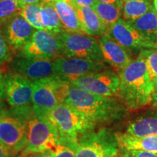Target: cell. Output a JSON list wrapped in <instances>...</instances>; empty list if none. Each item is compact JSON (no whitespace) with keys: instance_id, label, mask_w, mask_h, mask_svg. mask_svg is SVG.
<instances>
[{"instance_id":"16","label":"cell","mask_w":157,"mask_h":157,"mask_svg":"<svg viewBox=\"0 0 157 157\" xmlns=\"http://www.w3.org/2000/svg\"><path fill=\"white\" fill-rule=\"evenodd\" d=\"M36 30L24 17L17 14L6 23L5 36L13 48H22L29 42Z\"/></svg>"},{"instance_id":"26","label":"cell","mask_w":157,"mask_h":157,"mask_svg":"<svg viewBox=\"0 0 157 157\" xmlns=\"http://www.w3.org/2000/svg\"><path fill=\"white\" fill-rule=\"evenodd\" d=\"M22 6L18 0H0V24L7 23L12 17L19 14Z\"/></svg>"},{"instance_id":"45","label":"cell","mask_w":157,"mask_h":157,"mask_svg":"<svg viewBox=\"0 0 157 157\" xmlns=\"http://www.w3.org/2000/svg\"><path fill=\"white\" fill-rule=\"evenodd\" d=\"M29 157H33V156H29Z\"/></svg>"},{"instance_id":"39","label":"cell","mask_w":157,"mask_h":157,"mask_svg":"<svg viewBox=\"0 0 157 157\" xmlns=\"http://www.w3.org/2000/svg\"><path fill=\"white\" fill-rule=\"evenodd\" d=\"M152 82H153V84H154V91L157 92V78L154 79V81H152Z\"/></svg>"},{"instance_id":"11","label":"cell","mask_w":157,"mask_h":157,"mask_svg":"<svg viewBox=\"0 0 157 157\" xmlns=\"http://www.w3.org/2000/svg\"><path fill=\"white\" fill-rule=\"evenodd\" d=\"M4 84L5 98L12 109L31 105L34 82L11 72L4 76Z\"/></svg>"},{"instance_id":"33","label":"cell","mask_w":157,"mask_h":157,"mask_svg":"<svg viewBox=\"0 0 157 157\" xmlns=\"http://www.w3.org/2000/svg\"><path fill=\"white\" fill-rule=\"evenodd\" d=\"M5 98V84H4V76L0 73V101Z\"/></svg>"},{"instance_id":"4","label":"cell","mask_w":157,"mask_h":157,"mask_svg":"<svg viewBox=\"0 0 157 157\" xmlns=\"http://www.w3.org/2000/svg\"><path fill=\"white\" fill-rule=\"evenodd\" d=\"M48 119L58 131V140L76 145L84 133L97 129L66 102L60 103L49 113Z\"/></svg>"},{"instance_id":"32","label":"cell","mask_w":157,"mask_h":157,"mask_svg":"<svg viewBox=\"0 0 157 157\" xmlns=\"http://www.w3.org/2000/svg\"><path fill=\"white\" fill-rule=\"evenodd\" d=\"M18 154L0 143V157H16Z\"/></svg>"},{"instance_id":"38","label":"cell","mask_w":157,"mask_h":157,"mask_svg":"<svg viewBox=\"0 0 157 157\" xmlns=\"http://www.w3.org/2000/svg\"><path fill=\"white\" fill-rule=\"evenodd\" d=\"M5 109H6V108H5V103H3L2 101H0V114H1V113L3 111H5Z\"/></svg>"},{"instance_id":"14","label":"cell","mask_w":157,"mask_h":157,"mask_svg":"<svg viewBox=\"0 0 157 157\" xmlns=\"http://www.w3.org/2000/svg\"><path fill=\"white\" fill-rule=\"evenodd\" d=\"M107 34L129 50L152 49L145 36L124 19L120 18L108 29Z\"/></svg>"},{"instance_id":"30","label":"cell","mask_w":157,"mask_h":157,"mask_svg":"<svg viewBox=\"0 0 157 157\" xmlns=\"http://www.w3.org/2000/svg\"><path fill=\"white\" fill-rule=\"evenodd\" d=\"M119 152L121 157H157V153L137 150H127V149L121 148H119Z\"/></svg>"},{"instance_id":"46","label":"cell","mask_w":157,"mask_h":157,"mask_svg":"<svg viewBox=\"0 0 157 157\" xmlns=\"http://www.w3.org/2000/svg\"><path fill=\"white\" fill-rule=\"evenodd\" d=\"M16 157H17V156H16Z\"/></svg>"},{"instance_id":"34","label":"cell","mask_w":157,"mask_h":157,"mask_svg":"<svg viewBox=\"0 0 157 157\" xmlns=\"http://www.w3.org/2000/svg\"><path fill=\"white\" fill-rule=\"evenodd\" d=\"M98 2H103V3H108V4H111V5H116L117 7H122L123 2L121 0H97Z\"/></svg>"},{"instance_id":"28","label":"cell","mask_w":157,"mask_h":157,"mask_svg":"<svg viewBox=\"0 0 157 157\" xmlns=\"http://www.w3.org/2000/svg\"><path fill=\"white\" fill-rule=\"evenodd\" d=\"M76 145L58 140L56 147L49 152L52 157H76Z\"/></svg>"},{"instance_id":"37","label":"cell","mask_w":157,"mask_h":157,"mask_svg":"<svg viewBox=\"0 0 157 157\" xmlns=\"http://www.w3.org/2000/svg\"><path fill=\"white\" fill-rule=\"evenodd\" d=\"M151 103L153 104V106L157 110V92L154 91V94H153Z\"/></svg>"},{"instance_id":"9","label":"cell","mask_w":157,"mask_h":157,"mask_svg":"<svg viewBox=\"0 0 157 157\" xmlns=\"http://www.w3.org/2000/svg\"><path fill=\"white\" fill-rule=\"evenodd\" d=\"M68 82L80 89L98 95L115 98L119 95V75L109 68L73 78Z\"/></svg>"},{"instance_id":"20","label":"cell","mask_w":157,"mask_h":157,"mask_svg":"<svg viewBox=\"0 0 157 157\" xmlns=\"http://www.w3.org/2000/svg\"><path fill=\"white\" fill-rule=\"evenodd\" d=\"M128 22L145 36L152 49L157 50V13L154 7L146 14Z\"/></svg>"},{"instance_id":"13","label":"cell","mask_w":157,"mask_h":157,"mask_svg":"<svg viewBox=\"0 0 157 157\" xmlns=\"http://www.w3.org/2000/svg\"><path fill=\"white\" fill-rule=\"evenodd\" d=\"M23 55L55 60L63 58L62 46L58 36L46 30H36L29 42L23 48Z\"/></svg>"},{"instance_id":"15","label":"cell","mask_w":157,"mask_h":157,"mask_svg":"<svg viewBox=\"0 0 157 157\" xmlns=\"http://www.w3.org/2000/svg\"><path fill=\"white\" fill-rule=\"evenodd\" d=\"M98 44L104 61L118 70H122L133 60L128 49L108 34L100 36Z\"/></svg>"},{"instance_id":"24","label":"cell","mask_w":157,"mask_h":157,"mask_svg":"<svg viewBox=\"0 0 157 157\" xmlns=\"http://www.w3.org/2000/svg\"><path fill=\"white\" fill-rule=\"evenodd\" d=\"M93 7L108 29L120 19L122 14V7L111 4L97 2Z\"/></svg>"},{"instance_id":"42","label":"cell","mask_w":157,"mask_h":157,"mask_svg":"<svg viewBox=\"0 0 157 157\" xmlns=\"http://www.w3.org/2000/svg\"><path fill=\"white\" fill-rule=\"evenodd\" d=\"M62 1H65L66 2L71 4V5H72V2H73V0H62Z\"/></svg>"},{"instance_id":"7","label":"cell","mask_w":157,"mask_h":157,"mask_svg":"<svg viewBox=\"0 0 157 157\" xmlns=\"http://www.w3.org/2000/svg\"><path fill=\"white\" fill-rule=\"evenodd\" d=\"M119 151L116 133L106 127L84 133L78 138L76 157H105Z\"/></svg>"},{"instance_id":"3","label":"cell","mask_w":157,"mask_h":157,"mask_svg":"<svg viewBox=\"0 0 157 157\" xmlns=\"http://www.w3.org/2000/svg\"><path fill=\"white\" fill-rule=\"evenodd\" d=\"M23 114L28 125V140L21 157L52 151L59 139L58 129L47 118L40 117L33 111L31 105L23 107Z\"/></svg>"},{"instance_id":"21","label":"cell","mask_w":157,"mask_h":157,"mask_svg":"<svg viewBox=\"0 0 157 157\" xmlns=\"http://www.w3.org/2000/svg\"><path fill=\"white\" fill-rule=\"evenodd\" d=\"M60 17L64 31L68 32H82L76 9L71 4L62 0H52Z\"/></svg>"},{"instance_id":"40","label":"cell","mask_w":157,"mask_h":157,"mask_svg":"<svg viewBox=\"0 0 157 157\" xmlns=\"http://www.w3.org/2000/svg\"><path fill=\"white\" fill-rule=\"evenodd\" d=\"M153 5H154L153 6H154L155 11H156L157 13V0H153Z\"/></svg>"},{"instance_id":"23","label":"cell","mask_w":157,"mask_h":157,"mask_svg":"<svg viewBox=\"0 0 157 157\" xmlns=\"http://www.w3.org/2000/svg\"><path fill=\"white\" fill-rule=\"evenodd\" d=\"M153 7L151 0H127L123 2V19L129 21L138 18Z\"/></svg>"},{"instance_id":"22","label":"cell","mask_w":157,"mask_h":157,"mask_svg":"<svg viewBox=\"0 0 157 157\" xmlns=\"http://www.w3.org/2000/svg\"><path fill=\"white\" fill-rule=\"evenodd\" d=\"M41 17L44 30L54 35L64 31L61 21L52 0H44L40 2Z\"/></svg>"},{"instance_id":"44","label":"cell","mask_w":157,"mask_h":157,"mask_svg":"<svg viewBox=\"0 0 157 157\" xmlns=\"http://www.w3.org/2000/svg\"><path fill=\"white\" fill-rule=\"evenodd\" d=\"M17 157H21V156H20V154L19 155H17Z\"/></svg>"},{"instance_id":"10","label":"cell","mask_w":157,"mask_h":157,"mask_svg":"<svg viewBox=\"0 0 157 157\" xmlns=\"http://www.w3.org/2000/svg\"><path fill=\"white\" fill-rule=\"evenodd\" d=\"M13 73L24 76L33 82L56 76L53 60L39 57L23 56L15 57L10 62Z\"/></svg>"},{"instance_id":"31","label":"cell","mask_w":157,"mask_h":157,"mask_svg":"<svg viewBox=\"0 0 157 157\" xmlns=\"http://www.w3.org/2000/svg\"><path fill=\"white\" fill-rule=\"evenodd\" d=\"M97 2V0H73V2H72V5L74 6V8L79 7H93Z\"/></svg>"},{"instance_id":"8","label":"cell","mask_w":157,"mask_h":157,"mask_svg":"<svg viewBox=\"0 0 157 157\" xmlns=\"http://www.w3.org/2000/svg\"><path fill=\"white\" fill-rule=\"evenodd\" d=\"M62 46L63 57L90 59L104 61L99 48L98 40L84 33L63 31L57 35Z\"/></svg>"},{"instance_id":"27","label":"cell","mask_w":157,"mask_h":157,"mask_svg":"<svg viewBox=\"0 0 157 157\" xmlns=\"http://www.w3.org/2000/svg\"><path fill=\"white\" fill-rule=\"evenodd\" d=\"M146 61L147 68L151 81L157 78V50L156 49H143L139 52Z\"/></svg>"},{"instance_id":"41","label":"cell","mask_w":157,"mask_h":157,"mask_svg":"<svg viewBox=\"0 0 157 157\" xmlns=\"http://www.w3.org/2000/svg\"><path fill=\"white\" fill-rule=\"evenodd\" d=\"M105 157H121V155L119 154V152H118L117 154L109 155V156H105Z\"/></svg>"},{"instance_id":"36","label":"cell","mask_w":157,"mask_h":157,"mask_svg":"<svg viewBox=\"0 0 157 157\" xmlns=\"http://www.w3.org/2000/svg\"><path fill=\"white\" fill-rule=\"evenodd\" d=\"M32 156L33 157H52V156H51L50 153L49 151L39 153V154L32 155Z\"/></svg>"},{"instance_id":"18","label":"cell","mask_w":157,"mask_h":157,"mask_svg":"<svg viewBox=\"0 0 157 157\" xmlns=\"http://www.w3.org/2000/svg\"><path fill=\"white\" fill-rule=\"evenodd\" d=\"M127 134L137 137L157 135V111H153L133 119L127 125Z\"/></svg>"},{"instance_id":"25","label":"cell","mask_w":157,"mask_h":157,"mask_svg":"<svg viewBox=\"0 0 157 157\" xmlns=\"http://www.w3.org/2000/svg\"><path fill=\"white\" fill-rule=\"evenodd\" d=\"M19 15L24 17L25 21L36 30H44L41 17L40 3L23 5Z\"/></svg>"},{"instance_id":"17","label":"cell","mask_w":157,"mask_h":157,"mask_svg":"<svg viewBox=\"0 0 157 157\" xmlns=\"http://www.w3.org/2000/svg\"><path fill=\"white\" fill-rule=\"evenodd\" d=\"M80 25L84 34L92 36H101L107 34L108 28L92 7H76Z\"/></svg>"},{"instance_id":"5","label":"cell","mask_w":157,"mask_h":157,"mask_svg":"<svg viewBox=\"0 0 157 157\" xmlns=\"http://www.w3.org/2000/svg\"><path fill=\"white\" fill-rule=\"evenodd\" d=\"M69 84L57 75L34 82L31 107L35 114L48 117L52 109L65 101Z\"/></svg>"},{"instance_id":"12","label":"cell","mask_w":157,"mask_h":157,"mask_svg":"<svg viewBox=\"0 0 157 157\" xmlns=\"http://www.w3.org/2000/svg\"><path fill=\"white\" fill-rule=\"evenodd\" d=\"M53 66L56 75L68 82L79 76L108 68L105 62L67 57L56 59L53 60Z\"/></svg>"},{"instance_id":"43","label":"cell","mask_w":157,"mask_h":157,"mask_svg":"<svg viewBox=\"0 0 157 157\" xmlns=\"http://www.w3.org/2000/svg\"><path fill=\"white\" fill-rule=\"evenodd\" d=\"M121 2H126V1H127V0H121Z\"/></svg>"},{"instance_id":"2","label":"cell","mask_w":157,"mask_h":157,"mask_svg":"<svg viewBox=\"0 0 157 157\" xmlns=\"http://www.w3.org/2000/svg\"><path fill=\"white\" fill-rule=\"evenodd\" d=\"M118 98L127 109L139 110L152 102L154 86L149 76L146 61L138 57L119 72Z\"/></svg>"},{"instance_id":"35","label":"cell","mask_w":157,"mask_h":157,"mask_svg":"<svg viewBox=\"0 0 157 157\" xmlns=\"http://www.w3.org/2000/svg\"><path fill=\"white\" fill-rule=\"evenodd\" d=\"M18 1L23 5H26V4H39L44 0H18Z\"/></svg>"},{"instance_id":"1","label":"cell","mask_w":157,"mask_h":157,"mask_svg":"<svg viewBox=\"0 0 157 157\" xmlns=\"http://www.w3.org/2000/svg\"><path fill=\"white\" fill-rule=\"evenodd\" d=\"M64 102L96 127L121 120L127 110L115 98L95 95L71 84Z\"/></svg>"},{"instance_id":"6","label":"cell","mask_w":157,"mask_h":157,"mask_svg":"<svg viewBox=\"0 0 157 157\" xmlns=\"http://www.w3.org/2000/svg\"><path fill=\"white\" fill-rule=\"evenodd\" d=\"M28 140V125L23 108L5 109L0 114V143L15 152H21Z\"/></svg>"},{"instance_id":"29","label":"cell","mask_w":157,"mask_h":157,"mask_svg":"<svg viewBox=\"0 0 157 157\" xmlns=\"http://www.w3.org/2000/svg\"><path fill=\"white\" fill-rule=\"evenodd\" d=\"M9 43L0 29V65H2L10 59V49Z\"/></svg>"},{"instance_id":"19","label":"cell","mask_w":157,"mask_h":157,"mask_svg":"<svg viewBox=\"0 0 157 157\" xmlns=\"http://www.w3.org/2000/svg\"><path fill=\"white\" fill-rule=\"evenodd\" d=\"M119 148L127 150L157 153V135L137 137L127 133H116Z\"/></svg>"}]
</instances>
